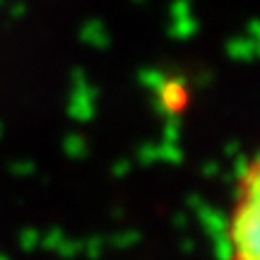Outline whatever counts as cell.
<instances>
[{"instance_id": "obj_1", "label": "cell", "mask_w": 260, "mask_h": 260, "mask_svg": "<svg viewBox=\"0 0 260 260\" xmlns=\"http://www.w3.org/2000/svg\"><path fill=\"white\" fill-rule=\"evenodd\" d=\"M226 260H260V152L241 169L224 219Z\"/></svg>"}]
</instances>
